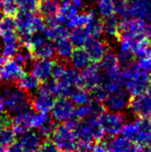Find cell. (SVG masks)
Returning <instances> with one entry per match:
<instances>
[{
	"instance_id": "cell-33",
	"label": "cell",
	"mask_w": 151,
	"mask_h": 152,
	"mask_svg": "<svg viewBox=\"0 0 151 152\" xmlns=\"http://www.w3.org/2000/svg\"><path fill=\"white\" fill-rule=\"evenodd\" d=\"M97 13L105 19L115 15V3L114 0H96Z\"/></svg>"
},
{
	"instance_id": "cell-37",
	"label": "cell",
	"mask_w": 151,
	"mask_h": 152,
	"mask_svg": "<svg viewBox=\"0 0 151 152\" xmlns=\"http://www.w3.org/2000/svg\"><path fill=\"white\" fill-rule=\"evenodd\" d=\"M18 12L15 0H0V13L5 15L14 17Z\"/></svg>"
},
{
	"instance_id": "cell-22",
	"label": "cell",
	"mask_w": 151,
	"mask_h": 152,
	"mask_svg": "<svg viewBox=\"0 0 151 152\" xmlns=\"http://www.w3.org/2000/svg\"><path fill=\"white\" fill-rule=\"evenodd\" d=\"M54 52L57 58L61 61H67L69 59L71 53L74 49L73 45L69 41V37H63L60 39H55L53 42Z\"/></svg>"
},
{
	"instance_id": "cell-52",
	"label": "cell",
	"mask_w": 151,
	"mask_h": 152,
	"mask_svg": "<svg viewBox=\"0 0 151 152\" xmlns=\"http://www.w3.org/2000/svg\"><path fill=\"white\" fill-rule=\"evenodd\" d=\"M137 152H145V151H144V149H142H142H140V150H138Z\"/></svg>"
},
{
	"instance_id": "cell-14",
	"label": "cell",
	"mask_w": 151,
	"mask_h": 152,
	"mask_svg": "<svg viewBox=\"0 0 151 152\" xmlns=\"http://www.w3.org/2000/svg\"><path fill=\"white\" fill-rule=\"evenodd\" d=\"M107 147L109 152H137L142 147L136 142L130 141L124 136H114L107 142Z\"/></svg>"
},
{
	"instance_id": "cell-1",
	"label": "cell",
	"mask_w": 151,
	"mask_h": 152,
	"mask_svg": "<svg viewBox=\"0 0 151 152\" xmlns=\"http://www.w3.org/2000/svg\"><path fill=\"white\" fill-rule=\"evenodd\" d=\"M122 86L131 96L142 94L151 88V75L133 63L132 65L121 69Z\"/></svg>"
},
{
	"instance_id": "cell-9",
	"label": "cell",
	"mask_w": 151,
	"mask_h": 152,
	"mask_svg": "<svg viewBox=\"0 0 151 152\" xmlns=\"http://www.w3.org/2000/svg\"><path fill=\"white\" fill-rule=\"evenodd\" d=\"M129 109L131 112L142 118H151V88L137 94L129 100Z\"/></svg>"
},
{
	"instance_id": "cell-40",
	"label": "cell",
	"mask_w": 151,
	"mask_h": 152,
	"mask_svg": "<svg viewBox=\"0 0 151 152\" xmlns=\"http://www.w3.org/2000/svg\"><path fill=\"white\" fill-rule=\"evenodd\" d=\"M90 94L91 100L102 102V103L104 102L107 95L109 94L108 91L105 90V88L102 87L101 85H97L96 87L93 88V89L90 91Z\"/></svg>"
},
{
	"instance_id": "cell-20",
	"label": "cell",
	"mask_w": 151,
	"mask_h": 152,
	"mask_svg": "<svg viewBox=\"0 0 151 152\" xmlns=\"http://www.w3.org/2000/svg\"><path fill=\"white\" fill-rule=\"evenodd\" d=\"M0 38L3 42V47L1 49L2 57L5 59L15 57V55L19 51V46H20L15 32L4 34L0 36Z\"/></svg>"
},
{
	"instance_id": "cell-51",
	"label": "cell",
	"mask_w": 151,
	"mask_h": 152,
	"mask_svg": "<svg viewBox=\"0 0 151 152\" xmlns=\"http://www.w3.org/2000/svg\"><path fill=\"white\" fill-rule=\"evenodd\" d=\"M4 111H5V106H4V102H3V99L1 97V95H0V115L4 113Z\"/></svg>"
},
{
	"instance_id": "cell-42",
	"label": "cell",
	"mask_w": 151,
	"mask_h": 152,
	"mask_svg": "<svg viewBox=\"0 0 151 152\" xmlns=\"http://www.w3.org/2000/svg\"><path fill=\"white\" fill-rule=\"evenodd\" d=\"M73 117L77 119H84L87 118H91V107L90 102L81 106H76L74 109Z\"/></svg>"
},
{
	"instance_id": "cell-41",
	"label": "cell",
	"mask_w": 151,
	"mask_h": 152,
	"mask_svg": "<svg viewBox=\"0 0 151 152\" xmlns=\"http://www.w3.org/2000/svg\"><path fill=\"white\" fill-rule=\"evenodd\" d=\"M49 118L50 117L47 114L36 113L35 112L33 115H32V119H31V129L39 130Z\"/></svg>"
},
{
	"instance_id": "cell-13",
	"label": "cell",
	"mask_w": 151,
	"mask_h": 152,
	"mask_svg": "<svg viewBox=\"0 0 151 152\" xmlns=\"http://www.w3.org/2000/svg\"><path fill=\"white\" fill-rule=\"evenodd\" d=\"M100 69L95 63H90L88 66L80 70V85L89 91L100 84Z\"/></svg>"
},
{
	"instance_id": "cell-16",
	"label": "cell",
	"mask_w": 151,
	"mask_h": 152,
	"mask_svg": "<svg viewBox=\"0 0 151 152\" xmlns=\"http://www.w3.org/2000/svg\"><path fill=\"white\" fill-rule=\"evenodd\" d=\"M34 112L30 108L18 112L12 118V127L18 136L31 129V119Z\"/></svg>"
},
{
	"instance_id": "cell-5",
	"label": "cell",
	"mask_w": 151,
	"mask_h": 152,
	"mask_svg": "<svg viewBox=\"0 0 151 152\" xmlns=\"http://www.w3.org/2000/svg\"><path fill=\"white\" fill-rule=\"evenodd\" d=\"M51 141L61 152H73L78 139L73 129L61 123L56 126L51 136Z\"/></svg>"
},
{
	"instance_id": "cell-34",
	"label": "cell",
	"mask_w": 151,
	"mask_h": 152,
	"mask_svg": "<svg viewBox=\"0 0 151 152\" xmlns=\"http://www.w3.org/2000/svg\"><path fill=\"white\" fill-rule=\"evenodd\" d=\"M118 21L117 18L113 15L108 18H105L102 21L103 35L107 38H117L118 32Z\"/></svg>"
},
{
	"instance_id": "cell-38",
	"label": "cell",
	"mask_w": 151,
	"mask_h": 152,
	"mask_svg": "<svg viewBox=\"0 0 151 152\" xmlns=\"http://www.w3.org/2000/svg\"><path fill=\"white\" fill-rule=\"evenodd\" d=\"M56 122H55L52 118H50L48 121H47L44 124H43L39 129L38 130V133L41 135V137L44 140L50 139L51 136H52L53 132L56 128Z\"/></svg>"
},
{
	"instance_id": "cell-32",
	"label": "cell",
	"mask_w": 151,
	"mask_h": 152,
	"mask_svg": "<svg viewBox=\"0 0 151 152\" xmlns=\"http://www.w3.org/2000/svg\"><path fill=\"white\" fill-rule=\"evenodd\" d=\"M17 136L18 135L15 134L12 125L0 126V146L7 148L15 142Z\"/></svg>"
},
{
	"instance_id": "cell-43",
	"label": "cell",
	"mask_w": 151,
	"mask_h": 152,
	"mask_svg": "<svg viewBox=\"0 0 151 152\" xmlns=\"http://www.w3.org/2000/svg\"><path fill=\"white\" fill-rule=\"evenodd\" d=\"M90 32V35L91 38H100L103 35V26H102V21L97 20L96 18L93 21L89 23L88 25H86Z\"/></svg>"
},
{
	"instance_id": "cell-17",
	"label": "cell",
	"mask_w": 151,
	"mask_h": 152,
	"mask_svg": "<svg viewBox=\"0 0 151 152\" xmlns=\"http://www.w3.org/2000/svg\"><path fill=\"white\" fill-rule=\"evenodd\" d=\"M61 88V96H66L67 91L71 87L80 85V71L72 66L66 67L65 72L57 79Z\"/></svg>"
},
{
	"instance_id": "cell-29",
	"label": "cell",
	"mask_w": 151,
	"mask_h": 152,
	"mask_svg": "<svg viewBox=\"0 0 151 152\" xmlns=\"http://www.w3.org/2000/svg\"><path fill=\"white\" fill-rule=\"evenodd\" d=\"M59 1L60 0H42L41 2H39L38 11L41 17L48 18L56 15Z\"/></svg>"
},
{
	"instance_id": "cell-6",
	"label": "cell",
	"mask_w": 151,
	"mask_h": 152,
	"mask_svg": "<svg viewBox=\"0 0 151 152\" xmlns=\"http://www.w3.org/2000/svg\"><path fill=\"white\" fill-rule=\"evenodd\" d=\"M28 49L35 59H52L55 56L53 43L42 33L32 35Z\"/></svg>"
},
{
	"instance_id": "cell-35",
	"label": "cell",
	"mask_w": 151,
	"mask_h": 152,
	"mask_svg": "<svg viewBox=\"0 0 151 152\" xmlns=\"http://www.w3.org/2000/svg\"><path fill=\"white\" fill-rule=\"evenodd\" d=\"M137 131H138V118L131 119V121L124 122L120 133L122 136H124L125 138L130 140V141L135 142V139H136L137 136Z\"/></svg>"
},
{
	"instance_id": "cell-2",
	"label": "cell",
	"mask_w": 151,
	"mask_h": 152,
	"mask_svg": "<svg viewBox=\"0 0 151 152\" xmlns=\"http://www.w3.org/2000/svg\"><path fill=\"white\" fill-rule=\"evenodd\" d=\"M74 132L78 141L90 143L93 142H101L106 136L99 124L98 118H96L78 119L77 124L74 128Z\"/></svg>"
},
{
	"instance_id": "cell-19",
	"label": "cell",
	"mask_w": 151,
	"mask_h": 152,
	"mask_svg": "<svg viewBox=\"0 0 151 152\" xmlns=\"http://www.w3.org/2000/svg\"><path fill=\"white\" fill-rule=\"evenodd\" d=\"M18 142L21 146L23 152H35L39 150L42 142V138L37 131L30 129L18 135Z\"/></svg>"
},
{
	"instance_id": "cell-7",
	"label": "cell",
	"mask_w": 151,
	"mask_h": 152,
	"mask_svg": "<svg viewBox=\"0 0 151 152\" xmlns=\"http://www.w3.org/2000/svg\"><path fill=\"white\" fill-rule=\"evenodd\" d=\"M98 121L105 135L114 137L120 134L123 124L125 122V118L121 113L105 111L98 118Z\"/></svg>"
},
{
	"instance_id": "cell-21",
	"label": "cell",
	"mask_w": 151,
	"mask_h": 152,
	"mask_svg": "<svg viewBox=\"0 0 151 152\" xmlns=\"http://www.w3.org/2000/svg\"><path fill=\"white\" fill-rule=\"evenodd\" d=\"M66 97L69 98V100L72 102L75 106L85 105V104H88L91 101L90 91L85 89V88L82 87L81 85L71 87L69 90V91H67V94Z\"/></svg>"
},
{
	"instance_id": "cell-47",
	"label": "cell",
	"mask_w": 151,
	"mask_h": 152,
	"mask_svg": "<svg viewBox=\"0 0 151 152\" xmlns=\"http://www.w3.org/2000/svg\"><path fill=\"white\" fill-rule=\"evenodd\" d=\"M93 145L90 142H77L76 146H75L73 152H90Z\"/></svg>"
},
{
	"instance_id": "cell-45",
	"label": "cell",
	"mask_w": 151,
	"mask_h": 152,
	"mask_svg": "<svg viewBox=\"0 0 151 152\" xmlns=\"http://www.w3.org/2000/svg\"><path fill=\"white\" fill-rule=\"evenodd\" d=\"M39 150V152H59L56 145H54L52 141H50V139H47L44 142H42Z\"/></svg>"
},
{
	"instance_id": "cell-15",
	"label": "cell",
	"mask_w": 151,
	"mask_h": 152,
	"mask_svg": "<svg viewBox=\"0 0 151 152\" xmlns=\"http://www.w3.org/2000/svg\"><path fill=\"white\" fill-rule=\"evenodd\" d=\"M52 66L51 59H36L31 64L30 73L42 83L51 77Z\"/></svg>"
},
{
	"instance_id": "cell-31",
	"label": "cell",
	"mask_w": 151,
	"mask_h": 152,
	"mask_svg": "<svg viewBox=\"0 0 151 152\" xmlns=\"http://www.w3.org/2000/svg\"><path fill=\"white\" fill-rule=\"evenodd\" d=\"M39 91L45 93L47 94H50L52 96H61V88L57 80L55 79H47L45 81L42 82L39 84Z\"/></svg>"
},
{
	"instance_id": "cell-11",
	"label": "cell",
	"mask_w": 151,
	"mask_h": 152,
	"mask_svg": "<svg viewBox=\"0 0 151 152\" xmlns=\"http://www.w3.org/2000/svg\"><path fill=\"white\" fill-rule=\"evenodd\" d=\"M130 95L124 88H120L116 91L109 93L106 99L103 102L106 110L110 112H117L121 113L129 105Z\"/></svg>"
},
{
	"instance_id": "cell-36",
	"label": "cell",
	"mask_w": 151,
	"mask_h": 152,
	"mask_svg": "<svg viewBox=\"0 0 151 152\" xmlns=\"http://www.w3.org/2000/svg\"><path fill=\"white\" fill-rule=\"evenodd\" d=\"M12 32H15V18L12 15H3L0 18V36Z\"/></svg>"
},
{
	"instance_id": "cell-27",
	"label": "cell",
	"mask_w": 151,
	"mask_h": 152,
	"mask_svg": "<svg viewBox=\"0 0 151 152\" xmlns=\"http://www.w3.org/2000/svg\"><path fill=\"white\" fill-rule=\"evenodd\" d=\"M95 19L94 12L91 11H86L82 12V13H77L71 17L66 20V27L69 29H73V28L77 27H83L88 25L89 23L93 21Z\"/></svg>"
},
{
	"instance_id": "cell-24",
	"label": "cell",
	"mask_w": 151,
	"mask_h": 152,
	"mask_svg": "<svg viewBox=\"0 0 151 152\" xmlns=\"http://www.w3.org/2000/svg\"><path fill=\"white\" fill-rule=\"evenodd\" d=\"M77 13L78 10L73 6L71 0H60L55 19L58 23H63Z\"/></svg>"
},
{
	"instance_id": "cell-18",
	"label": "cell",
	"mask_w": 151,
	"mask_h": 152,
	"mask_svg": "<svg viewBox=\"0 0 151 152\" xmlns=\"http://www.w3.org/2000/svg\"><path fill=\"white\" fill-rule=\"evenodd\" d=\"M55 101L54 96L38 91L30 99V107L36 113L48 114Z\"/></svg>"
},
{
	"instance_id": "cell-8",
	"label": "cell",
	"mask_w": 151,
	"mask_h": 152,
	"mask_svg": "<svg viewBox=\"0 0 151 152\" xmlns=\"http://www.w3.org/2000/svg\"><path fill=\"white\" fill-rule=\"evenodd\" d=\"M24 72V66L14 57L5 59L0 64V81L6 85L15 83Z\"/></svg>"
},
{
	"instance_id": "cell-4",
	"label": "cell",
	"mask_w": 151,
	"mask_h": 152,
	"mask_svg": "<svg viewBox=\"0 0 151 152\" xmlns=\"http://www.w3.org/2000/svg\"><path fill=\"white\" fill-rule=\"evenodd\" d=\"M146 23L144 19L129 18H123L118 22V32L117 38H125L141 41L146 38Z\"/></svg>"
},
{
	"instance_id": "cell-10",
	"label": "cell",
	"mask_w": 151,
	"mask_h": 152,
	"mask_svg": "<svg viewBox=\"0 0 151 152\" xmlns=\"http://www.w3.org/2000/svg\"><path fill=\"white\" fill-rule=\"evenodd\" d=\"M75 105L66 96H59L51 108V118L58 123H63L73 118Z\"/></svg>"
},
{
	"instance_id": "cell-26",
	"label": "cell",
	"mask_w": 151,
	"mask_h": 152,
	"mask_svg": "<svg viewBox=\"0 0 151 152\" xmlns=\"http://www.w3.org/2000/svg\"><path fill=\"white\" fill-rule=\"evenodd\" d=\"M67 37L74 47H84L85 43L91 38L88 28L86 26L71 29V31L69 32Z\"/></svg>"
},
{
	"instance_id": "cell-49",
	"label": "cell",
	"mask_w": 151,
	"mask_h": 152,
	"mask_svg": "<svg viewBox=\"0 0 151 152\" xmlns=\"http://www.w3.org/2000/svg\"><path fill=\"white\" fill-rule=\"evenodd\" d=\"M148 20H149V24L146 25V31H145V36L146 38L151 41V15L148 18Z\"/></svg>"
},
{
	"instance_id": "cell-46",
	"label": "cell",
	"mask_w": 151,
	"mask_h": 152,
	"mask_svg": "<svg viewBox=\"0 0 151 152\" xmlns=\"http://www.w3.org/2000/svg\"><path fill=\"white\" fill-rule=\"evenodd\" d=\"M137 65L147 72L151 73V58H140L138 59Z\"/></svg>"
},
{
	"instance_id": "cell-39",
	"label": "cell",
	"mask_w": 151,
	"mask_h": 152,
	"mask_svg": "<svg viewBox=\"0 0 151 152\" xmlns=\"http://www.w3.org/2000/svg\"><path fill=\"white\" fill-rule=\"evenodd\" d=\"M18 10L34 12L38 10L39 0H15Z\"/></svg>"
},
{
	"instance_id": "cell-50",
	"label": "cell",
	"mask_w": 151,
	"mask_h": 152,
	"mask_svg": "<svg viewBox=\"0 0 151 152\" xmlns=\"http://www.w3.org/2000/svg\"><path fill=\"white\" fill-rule=\"evenodd\" d=\"M71 2H72L73 6L76 8V9H82L83 6H84V2H83V0H71Z\"/></svg>"
},
{
	"instance_id": "cell-25",
	"label": "cell",
	"mask_w": 151,
	"mask_h": 152,
	"mask_svg": "<svg viewBox=\"0 0 151 152\" xmlns=\"http://www.w3.org/2000/svg\"><path fill=\"white\" fill-rule=\"evenodd\" d=\"M15 85L18 89H20L24 93L29 94L37 93L39 87V81L38 79H36L30 72H24L20 76V78L15 82Z\"/></svg>"
},
{
	"instance_id": "cell-3",
	"label": "cell",
	"mask_w": 151,
	"mask_h": 152,
	"mask_svg": "<svg viewBox=\"0 0 151 152\" xmlns=\"http://www.w3.org/2000/svg\"><path fill=\"white\" fill-rule=\"evenodd\" d=\"M1 97L3 99L5 110L10 115L30 108V97L28 94L15 87H6L3 90Z\"/></svg>"
},
{
	"instance_id": "cell-23",
	"label": "cell",
	"mask_w": 151,
	"mask_h": 152,
	"mask_svg": "<svg viewBox=\"0 0 151 152\" xmlns=\"http://www.w3.org/2000/svg\"><path fill=\"white\" fill-rule=\"evenodd\" d=\"M69 61L70 66L74 67L77 70H82L91 63L89 55L84 49V47H76L75 49H73Z\"/></svg>"
},
{
	"instance_id": "cell-28",
	"label": "cell",
	"mask_w": 151,
	"mask_h": 152,
	"mask_svg": "<svg viewBox=\"0 0 151 152\" xmlns=\"http://www.w3.org/2000/svg\"><path fill=\"white\" fill-rule=\"evenodd\" d=\"M42 34L49 39V41H55L57 39L63 37H66L69 35L67 27L63 25V23H54V24L45 25Z\"/></svg>"
},
{
	"instance_id": "cell-48",
	"label": "cell",
	"mask_w": 151,
	"mask_h": 152,
	"mask_svg": "<svg viewBox=\"0 0 151 152\" xmlns=\"http://www.w3.org/2000/svg\"><path fill=\"white\" fill-rule=\"evenodd\" d=\"M90 152H109L107 145L102 142H96L91 147Z\"/></svg>"
},
{
	"instance_id": "cell-12",
	"label": "cell",
	"mask_w": 151,
	"mask_h": 152,
	"mask_svg": "<svg viewBox=\"0 0 151 152\" xmlns=\"http://www.w3.org/2000/svg\"><path fill=\"white\" fill-rule=\"evenodd\" d=\"M84 49L88 53L91 63H98L105 53L110 49L108 42L100 38H90L85 43Z\"/></svg>"
},
{
	"instance_id": "cell-30",
	"label": "cell",
	"mask_w": 151,
	"mask_h": 152,
	"mask_svg": "<svg viewBox=\"0 0 151 152\" xmlns=\"http://www.w3.org/2000/svg\"><path fill=\"white\" fill-rule=\"evenodd\" d=\"M97 66L99 67V69H100V71H106L111 69H115V67L120 66H118L117 54L109 49L105 53V55L99 60Z\"/></svg>"
},
{
	"instance_id": "cell-44",
	"label": "cell",
	"mask_w": 151,
	"mask_h": 152,
	"mask_svg": "<svg viewBox=\"0 0 151 152\" xmlns=\"http://www.w3.org/2000/svg\"><path fill=\"white\" fill-rule=\"evenodd\" d=\"M66 65L65 61H61L58 60L56 62H53L52 66V71H51V77L53 79L57 80L62 76V74L65 72V70L66 69Z\"/></svg>"
}]
</instances>
